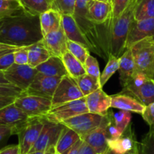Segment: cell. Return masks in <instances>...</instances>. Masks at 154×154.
<instances>
[{
  "label": "cell",
  "instance_id": "cell-17",
  "mask_svg": "<svg viewBox=\"0 0 154 154\" xmlns=\"http://www.w3.org/2000/svg\"><path fill=\"white\" fill-rule=\"evenodd\" d=\"M147 37L154 38V17L138 21L134 20L126 40V50L138 41Z\"/></svg>",
  "mask_w": 154,
  "mask_h": 154
},
{
  "label": "cell",
  "instance_id": "cell-12",
  "mask_svg": "<svg viewBox=\"0 0 154 154\" xmlns=\"http://www.w3.org/2000/svg\"><path fill=\"white\" fill-rule=\"evenodd\" d=\"M5 78L23 91H26L34 80L38 71L29 65L14 64L5 71Z\"/></svg>",
  "mask_w": 154,
  "mask_h": 154
},
{
  "label": "cell",
  "instance_id": "cell-54",
  "mask_svg": "<svg viewBox=\"0 0 154 154\" xmlns=\"http://www.w3.org/2000/svg\"><path fill=\"white\" fill-rule=\"evenodd\" d=\"M45 151H35V152H31V153H29L28 154H45Z\"/></svg>",
  "mask_w": 154,
  "mask_h": 154
},
{
  "label": "cell",
  "instance_id": "cell-56",
  "mask_svg": "<svg viewBox=\"0 0 154 154\" xmlns=\"http://www.w3.org/2000/svg\"><path fill=\"white\" fill-rule=\"evenodd\" d=\"M4 17V16H2V15H0V18H1V17Z\"/></svg>",
  "mask_w": 154,
  "mask_h": 154
},
{
  "label": "cell",
  "instance_id": "cell-57",
  "mask_svg": "<svg viewBox=\"0 0 154 154\" xmlns=\"http://www.w3.org/2000/svg\"><path fill=\"white\" fill-rule=\"evenodd\" d=\"M153 79L154 80V75H153Z\"/></svg>",
  "mask_w": 154,
  "mask_h": 154
},
{
  "label": "cell",
  "instance_id": "cell-41",
  "mask_svg": "<svg viewBox=\"0 0 154 154\" xmlns=\"http://www.w3.org/2000/svg\"><path fill=\"white\" fill-rule=\"evenodd\" d=\"M141 116L144 121L150 126V131L154 132V102L145 107Z\"/></svg>",
  "mask_w": 154,
  "mask_h": 154
},
{
  "label": "cell",
  "instance_id": "cell-26",
  "mask_svg": "<svg viewBox=\"0 0 154 154\" xmlns=\"http://www.w3.org/2000/svg\"><path fill=\"white\" fill-rule=\"evenodd\" d=\"M27 49L29 56L28 65L32 68H36L44 62L47 61L52 56L44 45L42 40L28 46Z\"/></svg>",
  "mask_w": 154,
  "mask_h": 154
},
{
  "label": "cell",
  "instance_id": "cell-35",
  "mask_svg": "<svg viewBox=\"0 0 154 154\" xmlns=\"http://www.w3.org/2000/svg\"><path fill=\"white\" fill-rule=\"evenodd\" d=\"M114 124L121 133H123L126 128L130 124L132 120V114L129 111L120 110L118 112L113 114Z\"/></svg>",
  "mask_w": 154,
  "mask_h": 154
},
{
  "label": "cell",
  "instance_id": "cell-23",
  "mask_svg": "<svg viewBox=\"0 0 154 154\" xmlns=\"http://www.w3.org/2000/svg\"><path fill=\"white\" fill-rule=\"evenodd\" d=\"M38 72L51 77H63L69 75L62 57L51 56L47 61L35 68Z\"/></svg>",
  "mask_w": 154,
  "mask_h": 154
},
{
  "label": "cell",
  "instance_id": "cell-20",
  "mask_svg": "<svg viewBox=\"0 0 154 154\" xmlns=\"http://www.w3.org/2000/svg\"><path fill=\"white\" fill-rule=\"evenodd\" d=\"M111 96V108L119 110H125L130 112L142 114L145 105L135 99L134 96L121 93Z\"/></svg>",
  "mask_w": 154,
  "mask_h": 154
},
{
  "label": "cell",
  "instance_id": "cell-45",
  "mask_svg": "<svg viewBox=\"0 0 154 154\" xmlns=\"http://www.w3.org/2000/svg\"><path fill=\"white\" fill-rule=\"evenodd\" d=\"M0 154H20V150L18 144L10 145L2 149Z\"/></svg>",
  "mask_w": 154,
  "mask_h": 154
},
{
  "label": "cell",
  "instance_id": "cell-28",
  "mask_svg": "<svg viewBox=\"0 0 154 154\" xmlns=\"http://www.w3.org/2000/svg\"><path fill=\"white\" fill-rule=\"evenodd\" d=\"M26 13L33 16H40L52 8L54 0H19Z\"/></svg>",
  "mask_w": 154,
  "mask_h": 154
},
{
  "label": "cell",
  "instance_id": "cell-2",
  "mask_svg": "<svg viewBox=\"0 0 154 154\" xmlns=\"http://www.w3.org/2000/svg\"><path fill=\"white\" fill-rule=\"evenodd\" d=\"M136 0H130L124 11L115 18L110 17L105 25L106 28L108 55L120 57L126 51V43L134 20Z\"/></svg>",
  "mask_w": 154,
  "mask_h": 154
},
{
  "label": "cell",
  "instance_id": "cell-5",
  "mask_svg": "<svg viewBox=\"0 0 154 154\" xmlns=\"http://www.w3.org/2000/svg\"><path fill=\"white\" fill-rule=\"evenodd\" d=\"M122 93H129L147 106L154 102V80L136 72L123 87Z\"/></svg>",
  "mask_w": 154,
  "mask_h": 154
},
{
  "label": "cell",
  "instance_id": "cell-42",
  "mask_svg": "<svg viewBox=\"0 0 154 154\" xmlns=\"http://www.w3.org/2000/svg\"><path fill=\"white\" fill-rule=\"evenodd\" d=\"M14 63L17 65H28L29 56L27 47H23L14 53Z\"/></svg>",
  "mask_w": 154,
  "mask_h": 154
},
{
  "label": "cell",
  "instance_id": "cell-25",
  "mask_svg": "<svg viewBox=\"0 0 154 154\" xmlns=\"http://www.w3.org/2000/svg\"><path fill=\"white\" fill-rule=\"evenodd\" d=\"M41 29L44 36L51 32L56 31L62 26V14L51 8L39 16Z\"/></svg>",
  "mask_w": 154,
  "mask_h": 154
},
{
  "label": "cell",
  "instance_id": "cell-18",
  "mask_svg": "<svg viewBox=\"0 0 154 154\" xmlns=\"http://www.w3.org/2000/svg\"><path fill=\"white\" fill-rule=\"evenodd\" d=\"M68 38L63 30V26L56 31L51 32L44 36L42 42L52 56L62 57L68 51Z\"/></svg>",
  "mask_w": 154,
  "mask_h": 154
},
{
  "label": "cell",
  "instance_id": "cell-47",
  "mask_svg": "<svg viewBox=\"0 0 154 154\" xmlns=\"http://www.w3.org/2000/svg\"><path fill=\"white\" fill-rule=\"evenodd\" d=\"M79 154H98L94 150V149L89 145L85 141H83L82 145H81V149H80Z\"/></svg>",
  "mask_w": 154,
  "mask_h": 154
},
{
  "label": "cell",
  "instance_id": "cell-15",
  "mask_svg": "<svg viewBox=\"0 0 154 154\" xmlns=\"http://www.w3.org/2000/svg\"><path fill=\"white\" fill-rule=\"evenodd\" d=\"M30 118L31 117L17 107L14 103L0 109V123L13 128L14 135H17L18 132Z\"/></svg>",
  "mask_w": 154,
  "mask_h": 154
},
{
  "label": "cell",
  "instance_id": "cell-19",
  "mask_svg": "<svg viewBox=\"0 0 154 154\" xmlns=\"http://www.w3.org/2000/svg\"><path fill=\"white\" fill-rule=\"evenodd\" d=\"M85 98L90 113L105 116L108 114V109L111 108V96L105 93L102 88L98 89Z\"/></svg>",
  "mask_w": 154,
  "mask_h": 154
},
{
  "label": "cell",
  "instance_id": "cell-4",
  "mask_svg": "<svg viewBox=\"0 0 154 154\" xmlns=\"http://www.w3.org/2000/svg\"><path fill=\"white\" fill-rule=\"evenodd\" d=\"M133 56L136 72L153 79L154 75V38L138 41L129 48Z\"/></svg>",
  "mask_w": 154,
  "mask_h": 154
},
{
  "label": "cell",
  "instance_id": "cell-6",
  "mask_svg": "<svg viewBox=\"0 0 154 154\" xmlns=\"http://www.w3.org/2000/svg\"><path fill=\"white\" fill-rule=\"evenodd\" d=\"M14 105L30 117H45L52 108L51 99L24 93L17 97Z\"/></svg>",
  "mask_w": 154,
  "mask_h": 154
},
{
  "label": "cell",
  "instance_id": "cell-1",
  "mask_svg": "<svg viewBox=\"0 0 154 154\" xmlns=\"http://www.w3.org/2000/svg\"><path fill=\"white\" fill-rule=\"evenodd\" d=\"M39 16L24 13L0 18V43L28 47L43 39Z\"/></svg>",
  "mask_w": 154,
  "mask_h": 154
},
{
  "label": "cell",
  "instance_id": "cell-38",
  "mask_svg": "<svg viewBox=\"0 0 154 154\" xmlns=\"http://www.w3.org/2000/svg\"><path fill=\"white\" fill-rule=\"evenodd\" d=\"M84 67H85L87 74L96 77L100 80L101 73L100 70H99V63L94 57L91 56L90 54L87 57L85 63H84Z\"/></svg>",
  "mask_w": 154,
  "mask_h": 154
},
{
  "label": "cell",
  "instance_id": "cell-31",
  "mask_svg": "<svg viewBox=\"0 0 154 154\" xmlns=\"http://www.w3.org/2000/svg\"><path fill=\"white\" fill-rule=\"evenodd\" d=\"M154 17V0H136L134 20H142Z\"/></svg>",
  "mask_w": 154,
  "mask_h": 154
},
{
  "label": "cell",
  "instance_id": "cell-33",
  "mask_svg": "<svg viewBox=\"0 0 154 154\" xmlns=\"http://www.w3.org/2000/svg\"><path fill=\"white\" fill-rule=\"evenodd\" d=\"M119 67H120V65H119L118 57H115L112 54H109L106 66L100 75V84L102 87L105 86V84L108 82L111 77L117 71L119 70Z\"/></svg>",
  "mask_w": 154,
  "mask_h": 154
},
{
  "label": "cell",
  "instance_id": "cell-10",
  "mask_svg": "<svg viewBox=\"0 0 154 154\" xmlns=\"http://www.w3.org/2000/svg\"><path fill=\"white\" fill-rule=\"evenodd\" d=\"M85 97L79 87L70 75L63 77L54 93L51 102L52 107L62 105L66 102Z\"/></svg>",
  "mask_w": 154,
  "mask_h": 154
},
{
  "label": "cell",
  "instance_id": "cell-40",
  "mask_svg": "<svg viewBox=\"0 0 154 154\" xmlns=\"http://www.w3.org/2000/svg\"><path fill=\"white\" fill-rule=\"evenodd\" d=\"M130 0H112V12L110 17L115 18L120 16L129 5Z\"/></svg>",
  "mask_w": 154,
  "mask_h": 154
},
{
  "label": "cell",
  "instance_id": "cell-3",
  "mask_svg": "<svg viewBox=\"0 0 154 154\" xmlns=\"http://www.w3.org/2000/svg\"><path fill=\"white\" fill-rule=\"evenodd\" d=\"M93 0H76L74 14L78 27L90 46L93 51L99 57H108V42L106 35L101 32L100 26L87 17V12L90 4Z\"/></svg>",
  "mask_w": 154,
  "mask_h": 154
},
{
  "label": "cell",
  "instance_id": "cell-36",
  "mask_svg": "<svg viewBox=\"0 0 154 154\" xmlns=\"http://www.w3.org/2000/svg\"><path fill=\"white\" fill-rule=\"evenodd\" d=\"M76 0H54L52 8L62 15H73Z\"/></svg>",
  "mask_w": 154,
  "mask_h": 154
},
{
  "label": "cell",
  "instance_id": "cell-58",
  "mask_svg": "<svg viewBox=\"0 0 154 154\" xmlns=\"http://www.w3.org/2000/svg\"><path fill=\"white\" fill-rule=\"evenodd\" d=\"M57 154H58V153H57Z\"/></svg>",
  "mask_w": 154,
  "mask_h": 154
},
{
  "label": "cell",
  "instance_id": "cell-51",
  "mask_svg": "<svg viewBox=\"0 0 154 154\" xmlns=\"http://www.w3.org/2000/svg\"><path fill=\"white\" fill-rule=\"evenodd\" d=\"M18 49H20V48H11V49L2 50V51H0V57H1V56H2V55H4V54H8V53L14 52V51H17Z\"/></svg>",
  "mask_w": 154,
  "mask_h": 154
},
{
  "label": "cell",
  "instance_id": "cell-48",
  "mask_svg": "<svg viewBox=\"0 0 154 154\" xmlns=\"http://www.w3.org/2000/svg\"><path fill=\"white\" fill-rule=\"evenodd\" d=\"M83 141H84L81 138V139H80L79 141H78V142H77L76 144L69 150V151L66 152L65 154H79L80 149H81V145H82Z\"/></svg>",
  "mask_w": 154,
  "mask_h": 154
},
{
  "label": "cell",
  "instance_id": "cell-44",
  "mask_svg": "<svg viewBox=\"0 0 154 154\" xmlns=\"http://www.w3.org/2000/svg\"><path fill=\"white\" fill-rule=\"evenodd\" d=\"M14 135V129L11 126L0 123V142Z\"/></svg>",
  "mask_w": 154,
  "mask_h": 154
},
{
  "label": "cell",
  "instance_id": "cell-29",
  "mask_svg": "<svg viewBox=\"0 0 154 154\" xmlns=\"http://www.w3.org/2000/svg\"><path fill=\"white\" fill-rule=\"evenodd\" d=\"M62 60L67 69L69 75L72 78H76L87 74L84 65L69 51H66L62 56Z\"/></svg>",
  "mask_w": 154,
  "mask_h": 154
},
{
  "label": "cell",
  "instance_id": "cell-43",
  "mask_svg": "<svg viewBox=\"0 0 154 154\" xmlns=\"http://www.w3.org/2000/svg\"><path fill=\"white\" fill-rule=\"evenodd\" d=\"M14 52L8 53L0 57V70L5 72L14 64Z\"/></svg>",
  "mask_w": 154,
  "mask_h": 154
},
{
  "label": "cell",
  "instance_id": "cell-34",
  "mask_svg": "<svg viewBox=\"0 0 154 154\" xmlns=\"http://www.w3.org/2000/svg\"><path fill=\"white\" fill-rule=\"evenodd\" d=\"M68 51L75 56L77 59L80 60L84 65L87 57L90 55V50L79 43L68 40L67 42Z\"/></svg>",
  "mask_w": 154,
  "mask_h": 154
},
{
  "label": "cell",
  "instance_id": "cell-16",
  "mask_svg": "<svg viewBox=\"0 0 154 154\" xmlns=\"http://www.w3.org/2000/svg\"><path fill=\"white\" fill-rule=\"evenodd\" d=\"M110 149L118 154L139 152V143L137 141L132 125L129 124L118 138L108 140Z\"/></svg>",
  "mask_w": 154,
  "mask_h": 154
},
{
  "label": "cell",
  "instance_id": "cell-50",
  "mask_svg": "<svg viewBox=\"0 0 154 154\" xmlns=\"http://www.w3.org/2000/svg\"><path fill=\"white\" fill-rule=\"evenodd\" d=\"M11 48H20L17 46H12V45H5V44H3V43H0V51H2V50H5V49H11Z\"/></svg>",
  "mask_w": 154,
  "mask_h": 154
},
{
  "label": "cell",
  "instance_id": "cell-32",
  "mask_svg": "<svg viewBox=\"0 0 154 154\" xmlns=\"http://www.w3.org/2000/svg\"><path fill=\"white\" fill-rule=\"evenodd\" d=\"M25 12L19 0H0V15L13 16Z\"/></svg>",
  "mask_w": 154,
  "mask_h": 154
},
{
  "label": "cell",
  "instance_id": "cell-7",
  "mask_svg": "<svg viewBox=\"0 0 154 154\" xmlns=\"http://www.w3.org/2000/svg\"><path fill=\"white\" fill-rule=\"evenodd\" d=\"M87 112L89 110L86 103V98L83 97L52 107L45 117L50 121L60 123L75 116Z\"/></svg>",
  "mask_w": 154,
  "mask_h": 154
},
{
  "label": "cell",
  "instance_id": "cell-22",
  "mask_svg": "<svg viewBox=\"0 0 154 154\" xmlns=\"http://www.w3.org/2000/svg\"><path fill=\"white\" fill-rule=\"evenodd\" d=\"M62 26L69 40L84 45L90 51V45L81 32L72 15H62Z\"/></svg>",
  "mask_w": 154,
  "mask_h": 154
},
{
  "label": "cell",
  "instance_id": "cell-46",
  "mask_svg": "<svg viewBox=\"0 0 154 154\" xmlns=\"http://www.w3.org/2000/svg\"><path fill=\"white\" fill-rule=\"evenodd\" d=\"M17 97L14 96H0V109L11 105V104L14 103Z\"/></svg>",
  "mask_w": 154,
  "mask_h": 154
},
{
  "label": "cell",
  "instance_id": "cell-49",
  "mask_svg": "<svg viewBox=\"0 0 154 154\" xmlns=\"http://www.w3.org/2000/svg\"><path fill=\"white\" fill-rule=\"evenodd\" d=\"M11 84L5 78L4 71L0 70V84Z\"/></svg>",
  "mask_w": 154,
  "mask_h": 154
},
{
  "label": "cell",
  "instance_id": "cell-39",
  "mask_svg": "<svg viewBox=\"0 0 154 154\" xmlns=\"http://www.w3.org/2000/svg\"><path fill=\"white\" fill-rule=\"evenodd\" d=\"M23 91L12 84H0V96L18 97Z\"/></svg>",
  "mask_w": 154,
  "mask_h": 154
},
{
  "label": "cell",
  "instance_id": "cell-30",
  "mask_svg": "<svg viewBox=\"0 0 154 154\" xmlns=\"http://www.w3.org/2000/svg\"><path fill=\"white\" fill-rule=\"evenodd\" d=\"M74 80L77 83L84 96H88L89 94L93 93L98 89L102 88L100 84V80L88 74H85L76 78H74Z\"/></svg>",
  "mask_w": 154,
  "mask_h": 154
},
{
  "label": "cell",
  "instance_id": "cell-13",
  "mask_svg": "<svg viewBox=\"0 0 154 154\" xmlns=\"http://www.w3.org/2000/svg\"><path fill=\"white\" fill-rule=\"evenodd\" d=\"M60 77H51L38 72L29 88L23 93L52 99L54 93L61 81Z\"/></svg>",
  "mask_w": 154,
  "mask_h": 154
},
{
  "label": "cell",
  "instance_id": "cell-14",
  "mask_svg": "<svg viewBox=\"0 0 154 154\" xmlns=\"http://www.w3.org/2000/svg\"><path fill=\"white\" fill-rule=\"evenodd\" d=\"M112 112L104 116L103 120L99 127L90 132L81 139L91 146L98 154L105 152L108 148V126L111 121Z\"/></svg>",
  "mask_w": 154,
  "mask_h": 154
},
{
  "label": "cell",
  "instance_id": "cell-52",
  "mask_svg": "<svg viewBox=\"0 0 154 154\" xmlns=\"http://www.w3.org/2000/svg\"><path fill=\"white\" fill-rule=\"evenodd\" d=\"M45 154H57L55 147H51L50 148H48V150H45Z\"/></svg>",
  "mask_w": 154,
  "mask_h": 154
},
{
  "label": "cell",
  "instance_id": "cell-21",
  "mask_svg": "<svg viewBox=\"0 0 154 154\" xmlns=\"http://www.w3.org/2000/svg\"><path fill=\"white\" fill-rule=\"evenodd\" d=\"M111 3L93 0L89 6L87 17L95 23L104 25L111 17Z\"/></svg>",
  "mask_w": 154,
  "mask_h": 154
},
{
  "label": "cell",
  "instance_id": "cell-55",
  "mask_svg": "<svg viewBox=\"0 0 154 154\" xmlns=\"http://www.w3.org/2000/svg\"><path fill=\"white\" fill-rule=\"evenodd\" d=\"M124 154H140V152H135V153H133V152H132V153H126Z\"/></svg>",
  "mask_w": 154,
  "mask_h": 154
},
{
  "label": "cell",
  "instance_id": "cell-9",
  "mask_svg": "<svg viewBox=\"0 0 154 154\" xmlns=\"http://www.w3.org/2000/svg\"><path fill=\"white\" fill-rule=\"evenodd\" d=\"M104 116L87 112L79 114L63 121V125L70 128L78 134L81 138L99 127L103 120Z\"/></svg>",
  "mask_w": 154,
  "mask_h": 154
},
{
  "label": "cell",
  "instance_id": "cell-8",
  "mask_svg": "<svg viewBox=\"0 0 154 154\" xmlns=\"http://www.w3.org/2000/svg\"><path fill=\"white\" fill-rule=\"evenodd\" d=\"M45 123V117H31L18 132L20 154H28L37 141Z\"/></svg>",
  "mask_w": 154,
  "mask_h": 154
},
{
  "label": "cell",
  "instance_id": "cell-11",
  "mask_svg": "<svg viewBox=\"0 0 154 154\" xmlns=\"http://www.w3.org/2000/svg\"><path fill=\"white\" fill-rule=\"evenodd\" d=\"M64 127L65 125L63 123L50 121L45 117L43 129L29 153L35 151H45L50 147H55Z\"/></svg>",
  "mask_w": 154,
  "mask_h": 154
},
{
  "label": "cell",
  "instance_id": "cell-37",
  "mask_svg": "<svg viewBox=\"0 0 154 154\" xmlns=\"http://www.w3.org/2000/svg\"><path fill=\"white\" fill-rule=\"evenodd\" d=\"M140 154H154V132L150 131L139 143Z\"/></svg>",
  "mask_w": 154,
  "mask_h": 154
},
{
  "label": "cell",
  "instance_id": "cell-53",
  "mask_svg": "<svg viewBox=\"0 0 154 154\" xmlns=\"http://www.w3.org/2000/svg\"><path fill=\"white\" fill-rule=\"evenodd\" d=\"M100 154H118V153H115V152L113 151V150H111V149H110L109 147H108V148L107 149V150H105V152H103V153H100Z\"/></svg>",
  "mask_w": 154,
  "mask_h": 154
},
{
  "label": "cell",
  "instance_id": "cell-24",
  "mask_svg": "<svg viewBox=\"0 0 154 154\" xmlns=\"http://www.w3.org/2000/svg\"><path fill=\"white\" fill-rule=\"evenodd\" d=\"M119 65L120 84L123 87L136 72L135 62L130 48L126 49L119 57Z\"/></svg>",
  "mask_w": 154,
  "mask_h": 154
},
{
  "label": "cell",
  "instance_id": "cell-27",
  "mask_svg": "<svg viewBox=\"0 0 154 154\" xmlns=\"http://www.w3.org/2000/svg\"><path fill=\"white\" fill-rule=\"evenodd\" d=\"M80 139L81 137L77 132L65 126L55 146L56 152L58 154H65Z\"/></svg>",
  "mask_w": 154,
  "mask_h": 154
}]
</instances>
